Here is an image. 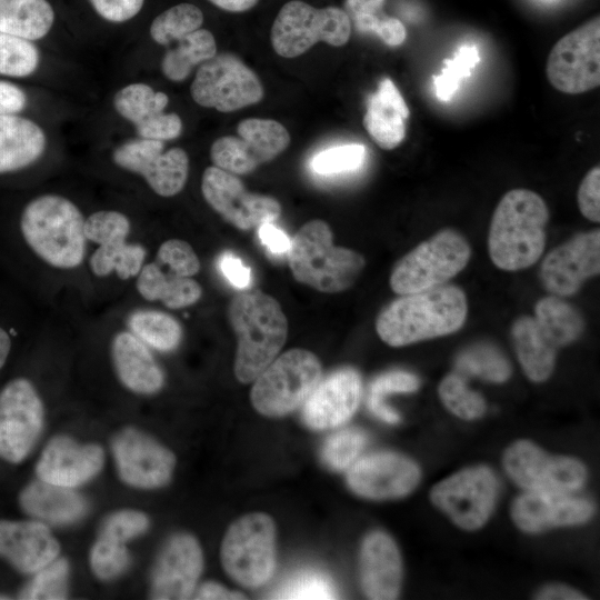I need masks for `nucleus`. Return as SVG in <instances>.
<instances>
[{
    "mask_svg": "<svg viewBox=\"0 0 600 600\" xmlns=\"http://www.w3.org/2000/svg\"><path fill=\"white\" fill-rule=\"evenodd\" d=\"M467 313L463 290L442 284L401 294L380 311L376 330L387 344L403 347L456 332L463 326Z\"/></svg>",
    "mask_w": 600,
    "mask_h": 600,
    "instance_id": "obj_1",
    "label": "nucleus"
},
{
    "mask_svg": "<svg viewBox=\"0 0 600 600\" xmlns=\"http://www.w3.org/2000/svg\"><path fill=\"white\" fill-rule=\"evenodd\" d=\"M549 209L529 189L504 193L491 218L488 251L496 267L517 271L529 268L541 257L546 244Z\"/></svg>",
    "mask_w": 600,
    "mask_h": 600,
    "instance_id": "obj_2",
    "label": "nucleus"
},
{
    "mask_svg": "<svg viewBox=\"0 0 600 600\" xmlns=\"http://www.w3.org/2000/svg\"><path fill=\"white\" fill-rule=\"evenodd\" d=\"M237 337L236 378L249 383L276 359L288 337V320L279 302L261 290L238 293L228 307Z\"/></svg>",
    "mask_w": 600,
    "mask_h": 600,
    "instance_id": "obj_3",
    "label": "nucleus"
},
{
    "mask_svg": "<svg viewBox=\"0 0 600 600\" xmlns=\"http://www.w3.org/2000/svg\"><path fill=\"white\" fill-rule=\"evenodd\" d=\"M20 229L31 250L52 267L72 269L84 258V218L67 198L43 194L31 200L22 211Z\"/></svg>",
    "mask_w": 600,
    "mask_h": 600,
    "instance_id": "obj_4",
    "label": "nucleus"
},
{
    "mask_svg": "<svg viewBox=\"0 0 600 600\" xmlns=\"http://www.w3.org/2000/svg\"><path fill=\"white\" fill-rule=\"evenodd\" d=\"M327 222H306L293 236L288 251L293 278L317 291L337 293L353 286L366 260L354 250L333 246Z\"/></svg>",
    "mask_w": 600,
    "mask_h": 600,
    "instance_id": "obj_5",
    "label": "nucleus"
},
{
    "mask_svg": "<svg viewBox=\"0 0 600 600\" xmlns=\"http://www.w3.org/2000/svg\"><path fill=\"white\" fill-rule=\"evenodd\" d=\"M470 257L467 239L453 229H442L394 264L390 287L401 296L442 286L464 269Z\"/></svg>",
    "mask_w": 600,
    "mask_h": 600,
    "instance_id": "obj_6",
    "label": "nucleus"
},
{
    "mask_svg": "<svg viewBox=\"0 0 600 600\" xmlns=\"http://www.w3.org/2000/svg\"><path fill=\"white\" fill-rule=\"evenodd\" d=\"M351 21L343 9L329 6L314 8L292 0L279 10L270 32L274 52L283 58L303 54L318 42L344 46L351 36Z\"/></svg>",
    "mask_w": 600,
    "mask_h": 600,
    "instance_id": "obj_7",
    "label": "nucleus"
},
{
    "mask_svg": "<svg viewBox=\"0 0 600 600\" xmlns=\"http://www.w3.org/2000/svg\"><path fill=\"white\" fill-rule=\"evenodd\" d=\"M322 367L314 353L291 349L254 379L250 399L263 416L281 417L302 404L321 379Z\"/></svg>",
    "mask_w": 600,
    "mask_h": 600,
    "instance_id": "obj_8",
    "label": "nucleus"
},
{
    "mask_svg": "<svg viewBox=\"0 0 600 600\" xmlns=\"http://www.w3.org/2000/svg\"><path fill=\"white\" fill-rule=\"evenodd\" d=\"M226 572L247 588L264 584L276 566V529L261 512L243 516L228 529L221 546Z\"/></svg>",
    "mask_w": 600,
    "mask_h": 600,
    "instance_id": "obj_9",
    "label": "nucleus"
},
{
    "mask_svg": "<svg viewBox=\"0 0 600 600\" xmlns=\"http://www.w3.org/2000/svg\"><path fill=\"white\" fill-rule=\"evenodd\" d=\"M190 93L201 107L233 112L260 102L264 90L258 76L238 56L222 52L199 66Z\"/></svg>",
    "mask_w": 600,
    "mask_h": 600,
    "instance_id": "obj_10",
    "label": "nucleus"
},
{
    "mask_svg": "<svg viewBox=\"0 0 600 600\" xmlns=\"http://www.w3.org/2000/svg\"><path fill=\"white\" fill-rule=\"evenodd\" d=\"M546 73L558 91L579 94L600 86V19L563 36L549 52Z\"/></svg>",
    "mask_w": 600,
    "mask_h": 600,
    "instance_id": "obj_11",
    "label": "nucleus"
},
{
    "mask_svg": "<svg viewBox=\"0 0 600 600\" xmlns=\"http://www.w3.org/2000/svg\"><path fill=\"white\" fill-rule=\"evenodd\" d=\"M290 143L288 130L273 119L248 118L237 136L218 138L210 148L213 166L236 176L248 174L282 153Z\"/></svg>",
    "mask_w": 600,
    "mask_h": 600,
    "instance_id": "obj_12",
    "label": "nucleus"
},
{
    "mask_svg": "<svg viewBox=\"0 0 600 600\" xmlns=\"http://www.w3.org/2000/svg\"><path fill=\"white\" fill-rule=\"evenodd\" d=\"M44 422L43 403L24 378L7 383L0 392V458L23 461L34 448Z\"/></svg>",
    "mask_w": 600,
    "mask_h": 600,
    "instance_id": "obj_13",
    "label": "nucleus"
},
{
    "mask_svg": "<svg viewBox=\"0 0 600 600\" xmlns=\"http://www.w3.org/2000/svg\"><path fill=\"white\" fill-rule=\"evenodd\" d=\"M498 482L487 467L461 470L437 483L430 493L433 504L464 530H477L489 519L496 503Z\"/></svg>",
    "mask_w": 600,
    "mask_h": 600,
    "instance_id": "obj_14",
    "label": "nucleus"
},
{
    "mask_svg": "<svg viewBox=\"0 0 600 600\" xmlns=\"http://www.w3.org/2000/svg\"><path fill=\"white\" fill-rule=\"evenodd\" d=\"M503 466L509 477L528 491L568 493L580 488L587 477L580 461L549 456L526 440L507 449Z\"/></svg>",
    "mask_w": 600,
    "mask_h": 600,
    "instance_id": "obj_15",
    "label": "nucleus"
},
{
    "mask_svg": "<svg viewBox=\"0 0 600 600\" xmlns=\"http://www.w3.org/2000/svg\"><path fill=\"white\" fill-rule=\"evenodd\" d=\"M207 203L227 222L247 231L277 220L282 211L272 197L249 192L242 181L216 166L208 167L201 179Z\"/></svg>",
    "mask_w": 600,
    "mask_h": 600,
    "instance_id": "obj_16",
    "label": "nucleus"
},
{
    "mask_svg": "<svg viewBox=\"0 0 600 600\" xmlns=\"http://www.w3.org/2000/svg\"><path fill=\"white\" fill-rule=\"evenodd\" d=\"M163 149V141L132 139L113 151L112 160L118 167L142 176L157 194L173 197L186 186L189 157L178 147L164 152Z\"/></svg>",
    "mask_w": 600,
    "mask_h": 600,
    "instance_id": "obj_17",
    "label": "nucleus"
},
{
    "mask_svg": "<svg viewBox=\"0 0 600 600\" xmlns=\"http://www.w3.org/2000/svg\"><path fill=\"white\" fill-rule=\"evenodd\" d=\"M120 479L130 487L154 489L166 486L176 458L166 447L136 428H124L111 441Z\"/></svg>",
    "mask_w": 600,
    "mask_h": 600,
    "instance_id": "obj_18",
    "label": "nucleus"
},
{
    "mask_svg": "<svg viewBox=\"0 0 600 600\" xmlns=\"http://www.w3.org/2000/svg\"><path fill=\"white\" fill-rule=\"evenodd\" d=\"M600 271V230L573 236L543 259L540 280L553 296L569 297Z\"/></svg>",
    "mask_w": 600,
    "mask_h": 600,
    "instance_id": "obj_19",
    "label": "nucleus"
},
{
    "mask_svg": "<svg viewBox=\"0 0 600 600\" xmlns=\"http://www.w3.org/2000/svg\"><path fill=\"white\" fill-rule=\"evenodd\" d=\"M420 479L417 464L403 456L378 452L350 466L347 482L357 494L369 499H391L408 494Z\"/></svg>",
    "mask_w": 600,
    "mask_h": 600,
    "instance_id": "obj_20",
    "label": "nucleus"
},
{
    "mask_svg": "<svg viewBox=\"0 0 600 600\" xmlns=\"http://www.w3.org/2000/svg\"><path fill=\"white\" fill-rule=\"evenodd\" d=\"M203 567L198 541L188 533L172 536L161 549L151 576L152 599H188Z\"/></svg>",
    "mask_w": 600,
    "mask_h": 600,
    "instance_id": "obj_21",
    "label": "nucleus"
},
{
    "mask_svg": "<svg viewBox=\"0 0 600 600\" xmlns=\"http://www.w3.org/2000/svg\"><path fill=\"white\" fill-rule=\"evenodd\" d=\"M362 393L361 377L352 368H341L320 379L303 402L302 419L314 430L334 428L356 412Z\"/></svg>",
    "mask_w": 600,
    "mask_h": 600,
    "instance_id": "obj_22",
    "label": "nucleus"
},
{
    "mask_svg": "<svg viewBox=\"0 0 600 600\" xmlns=\"http://www.w3.org/2000/svg\"><path fill=\"white\" fill-rule=\"evenodd\" d=\"M103 463L104 453L100 446L57 436L44 447L36 473L43 481L77 488L98 476Z\"/></svg>",
    "mask_w": 600,
    "mask_h": 600,
    "instance_id": "obj_23",
    "label": "nucleus"
},
{
    "mask_svg": "<svg viewBox=\"0 0 600 600\" xmlns=\"http://www.w3.org/2000/svg\"><path fill=\"white\" fill-rule=\"evenodd\" d=\"M169 98L147 83H131L113 97L116 111L134 124L139 138L169 141L182 132V120L177 113H164Z\"/></svg>",
    "mask_w": 600,
    "mask_h": 600,
    "instance_id": "obj_24",
    "label": "nucleus"
},
{
    "mask_svg": "<svg viewBox=\"0 0 600 600\" xmlns=\"http://www.w3.org/2000/svg\"><path fill=\"white\" fill-rule=\"evenodd\" d=\"M59 552L58 540L43 522L0 520V557L21 573H36Z\"/></svg>",
    "mask_w": 600,
    "mask_h": 600,
    "instance_id": "obj_25",
    "label": "nucleus"
},
{
    "mask_svg": "<svg viewBox=\"0 0 600 600\" xmlns=\"http://www.w3.org/2000/svg\"><path fill=\"white\" fill-rule=\"evenodd\" d=\"M592 513L593 504L588 500L568 493L538 491L520 496L511 510L516 526L527 532L582 523Z\"/></svg>",
    "mask_w": 600,
    "mask_h": 600,
    "instance_id": "obj_26",
    "label": "nucleus"
},
{
    "mask_svg": "<svg viewBox=\"0 0 600 600\" xmlns=\"http://www.w3.org/2000/svg\"><path fill=\"white\" fill-rule=\"evenodd\" d=\"M360 581L369 599L397 598L401 583V558L387 533L374 531L364 538L360 551Z\"/></svg>",
    "mask_w": 600,
    "mask_h": 600,
    "instance_id": "obj_27",
    "label": "nucleus"
},
{
    "mask_svg": "<svg viewBox=\"0 0 600 600\" xmlns=\"http://www.w3.org/2000/svg\"><path fill=\"white\" fill-rule=\"evenodd\" d=\"M410 110L390 78H383L376 92L367 99L363 127L374 143L383 150L396 149L407 134Z\"/></svg>",
    "mask_w": 600,
    "mask_h": 600,
    "instance_id": "obj_28",
    "label": "nucleus"
},
{
    "mask_svg": "<svg viewBox=\"0 0 600 600\" xmlns=\"http://www.w3.org/2000/svg\"><path fill=\"white\" fill-rule=\"evenodd\" d=\"M112 363L120 382L139 394H153L164 383V376L147 344L133 333L121 331L111 342Z\"/></svg>",
    "mask_w": 600,
    "mask_h": 600,
    "instance_id": "obj_29",
    "label": "nucleus"
},
{
    "mask_svg": "<svg viewBox=\"0 0 600 600\" xmlns=\"http://www.w3.org/2000/svg\"><path fill=\"white\" fill-rule=\"evenodd\" d=\"M19 504L23 512L33 519L56 526L74 523L89 510L86 498L73 488L41 479L31 481L21 490Z\"/></svg>",
    "mask_w": 600,
    "mask_h": 600,
    "instance_id": "obj_30",
    "label": "nucleus"
},
{
    "mask_svg": "<svg viewBox=\"0 0 600 600\" xmlns=\"http://www.w3.org/2000/svg\"><path fill=\"white\" fill-rule=\"evenodd\" d=\"M46 146V133L33 120L18 113L0 114V173L34 163Z\"/></svg>",
    "mask_w": 600,
    "mask_h": 600,
    "instance_id": "obj_31",
    "label": "nucleus"
},
{
    "mask_svg": "<svg viewBox=\"0 0 600 600\" xmlns=\"http://www.w3.org/2000/svg\"><path fill=\"white\" fill-rule=\"evenodd\" d=\"M511 337L527 377L534 382L547 380L553 370L558 349L546 338L536 319L519 317L511 327Z\"/></svg>",
    "mask_w": 600,
    "mask_h": 600,
    "instance_id": "obj_32",
    "label": "nucleus"
},
{
    "mask_svg": "<svg viewBox=\"0 0 600 600\" xmlns=\"http://www.w3.org/2000/svg\"><path fill=\"white\" fill-rule=\"evenodd\" d=\"M137 289L146 300H160L170 309L189 307L202 296V288L196 280L163 272L157 263L141 268Z\"/></svg>",
    "mask_w": 600,
    "mask_h": 600,
    "instance_id": "obj_33",
    "label": "nucleus"
},
{
    "mask_svg": "<svg viewBox=\"0 0 600 600\" xmlns=\"http://www.w3.org/2000/svg\"><path fill=\"white\" fill-rule=\"evenodd\" d=\"M54 22L47 0H0V31L30 41L46 37Z\"/></svg>",
    "mask_w": 600,
    "mask_h": 600,
    "instance_id": "obj_34",
    "label": "nucleus"
},
{
    "mask_svg": "<svg viewBox=\"0 0 600 600\" xmlns=\"http://www.w3.org/2000/svg\"><path fill=\"white\" fill-rule=\"evenodd\" d=\"M549 342L557 349L576 341L584 330L580 312L561 297L550 294L534 306L533 317Z\"/></svg>",
    "mask_w": 600,
    "mask_h": 600,
    "instance_id": "obj_35",
    "label": "nucleus"
},
{
    "mask_svg": "<svg viewBox=\"0 0 600 600\" xmlns=\"http://www.w3.org/2000/svg\"><path fill=\"white\" fill-rule=\"evenodd\" d=\"M173 49L167 50L161 61L163 76L173 82L186 80L194 67L217 54V42L208 29H198L177 41Z\"/></svg>",
    "mask_w": 600,
    "mask_h": 600,
    "instance_id": "obj_36",
    "label": "nucleus"
},
{
    "mask_svg": "<svg viewBox=\"0 0 600 600\" xmlns=\"http://www.w3.org/2000/svg\"><path fill=\"white\" fill-rule=\"evenodd\" d=\"M128 327L147 346L163 352L181 342L182 328L172 316L156 310H137L128 318Z\"/></svg>",
    "mask_w": 600,
    "mask_h": 600,
    "instance_id": "obj_37",
    "label": "nucleus"
},
{
    "mask_svg": "<svg viewBox=\"0 0 600 600\" xmlns=\"http://www.w3.org/2000/svg\"><path fill=\"white\" fill-rule=\"evenodd\" d=\"M146 258V249L136 243L119 240L100 244L90 258V269L97 277H107L111 272L127 280L138 276Z\"/></svg>",
    "mask_w": 600,
    "mask_h": 600,
    "instance_id": "obj_38",
    "label": "nucleus"
},
{
    "mask_svg": "<svg viewBox=\"0 0 600 600\" xmlns=\"http://www.w3.org/2000/svg\"><path fill=\"white\" fill-rule=\"evenodd\" d=\"M203 23V13L197 6L188 2L176 4L158 14L150 26L154 42L168 46L198 30Z\"/></svg>",
    "mask_w": 600,
    "mask_h": 600,
    "instance_id": "obj_39",
    "label": "nucleus"
},
{
    "mask_svg": "<svg viewBox=\"0 0 600 600\" xmlns=\"http://www.w3.org/2000/svg\"><path fill=\"white\" fill-rule=\"evenodd\" d=\"M457 369L466 374L477 376L491 382H503L511 374L507 358L491 344H476L459 354Z\"/></svg>",
    "mask_w": 600,
    "mask_h": 600,
    "instance_id": "obj_40",
    "label": "nucleus"
},
{
    "mask_svg": "<svg viewBox=\"0 0 600 600\" xmlns=\"http://www.w3.org/2000/svg\"><path fill=\"white\" fill-rule=\"evenodd\" d=\"M419 379L407 371H389L378 376L369 387L367 404L369 410L387 423H397L399 414L383 400L390 393L413 392L419 388Z\"/></svg>",
    "mask_w": 600,
    "mask_h": 600,
    "instance_id": "obj_41",
    "label": "nucleus"
},
{
    "mask_svg": "<svg viewBox=\"0 0 600 600\" xmlns=\"http://www.w3.org/2000/svg\"><path fill=\"white\" fill-rule=\"evenodd\" d=\"M39 63L40 52L33 41L0 31V76L26 78Z\"/></svg>",
    "mask_w": 600,
    "mask_h": 600,
    "instance_id": "obj_42",
    "label": "nucleus"
},
{
    "mask_svg": "<svg viewBox=\"0 0 600 600\" xmlns=\"http://www.w3.org/2000/svg\"><path fill=\"white\" fill-rule=\"evenodd\" d=\"M130 563L126 541L99 532L90 550V567L101 580H110L122 574Z\"/></svg>",
    "mask_w": 600,
    "mask_h": 600,
    "instance_id": "obj_43",
    "label": "nucleus"
},
{
    "mask_svg": "<svg viewBox=\"0 0 600 600\" xmlns=\"http://www.w3.org/2000/svg\"><path fill=\"white\" fill-rule=\"evenodd\" d=\"M438 392L446 408L461 419L473 420L486 411L483 398L471 390L464 379L457 373L444 377Z\"/></svg>",
    "mask_w": 600,
    "mask_h": 600,
    "instance_id": "obj_44",
    "label": "nucleus"
},
{
    "mask_svg": "<svg viewBox=\"0 0 600 600\" xmlns=\"http://www.w3.org/2000/svg\"><path fill=\"white\" fill-rule=\"evenodd\" d=\"M479 60L478 49L473 44L461 46L451 59H446L441 72L433 78L437 98L449 101Z\"/></svg>",
    "mask_w": 600,
    "mask_h": 600,
    "instance_id": "obj_45",
    "label": "nucleus"
},
{
    "mask_svg": "<svg viewBox=\"0 0 600 600\" xmlns=\"http://www.w3.org/2000/svg\"><path fill=\"white\" fill-rule=\"evenodd\" d=\"M70 566L67 559H56L34 573L22 589L20 599H66Z\"/></svg>",
    "mask_w": 600,
    "mask_h": 600,
    "instance_id": "obj_46",
    "label": "nucleus"
},
{
    "mask_svg": "<svg viewBox=\"0 0 600 600\" xmlns=\"http://www.w3.org/2000/svg\"><path fill=\"white\" fill-rule=\"evenodd\" d=\"M276 599H334L337 592L332 581L317 570L298 572L283 582L273 593Z\"/></svg>",
    "mask_w": 600,
    "mask_h": 600,
    "instance_id": "obj_47",
    "label": "nucleus"
},
{
    "mask_svg": "<svg viewBox=\"0 0 600 600\" xmlns=\"http://www.w3.org/2000/svg\"><path fill=\"white\" fill-rule=\"evenodd\" d=\"M367 443V436L358 429H343L331 434L321 451L323 462L332 470L349 468Z\"/></svg>",
    "mask_w": 600,
    "mask_h": 600,
    "instance_id": "obj_48",
    "label": "nucleus"
},
{
    "mask_svg": "<svg viewBox=\"0 0 600 600\" xmlns=\"http://www.w3.org/2000/svg\"><path fill=\"white\" fill-rule=\"evenodd\" d=\"M366 148L359 143L342 144L319 152L311 160L312 170L321 176L353 171L361 167Z\"/></svg>",
    "mask_w": 600,
    "mask_h": 600,
    "instance_id": "obj_49",
    "label": "nucleus"
},
{
    "mask_svg": "<svg viewBox=\"0 0 600 600\" xmlns=\"http://www.w3.org/2000/svg\"><path fill=\"white\" fill-rule=\"evenodd\" d=\"M130 233V221L118 211L101 210L84 220V236L100 244L126 240Z\"/></svg>",
    "mask_w": 600,
    "mask_h": 600,
    "instance_id": "obj_50",
    "label": "nucleus"
},
{
    "mask_svg": "<svg viewBox=\"0 0 600 600\" xmlns=\"http://www.w3.org/2000/svg\"><path fill=\"white\" fill-rule=\"evenodd\" d=\"M158 262L168 267L169 272L191 278L200 270V261L193 248L180 239H169L158 249Z\"/></svg>",
    "mask_w": 600,
    "mask_h": 600,
    "instance_id": "obj_51",
    "label": "nucleus"
},
{
    "mask_svg": "<svg viewBox=\"0 0 600 600\" xmlns=\"http://www.w3.org/2000/svg\"><path fill=\"white\" fill-rule=\"evenodd\" d=\"M149 524L150 521L146 513L138 510L123 509L107 517L100 532L127 542L144 533Z\"/></svg>",
    "mask_w": 600,
    "mask_h": 600,
    "instance_id": "obj_52",
    "label": "nucleus"
},
{
    "mask_svg": "<svg viewBox=\"0 0 600 600\" xmlns=\"http://www.w3.org/2000/svg\"><path fill=\"white\" fill-rule=\"evenodd\" d=\"M582 216L593 222L600 221V168L590 169L580 182L577 193Z\"/></svg>",
    "mask_w": 600,
    "mask_h": 600,
    "instance_id": "obj_53",
    "label": "nucleus"
},
{
    "mask_svg": "<svg viewBox=\"0 0 600 600\" xmlns=\"http://www.w3.org/2000/svg\"><path fill=\"white\" fill-rule=\"evenodd\" d=\"M96 12L104 20L122 23L134 18L144 0H89Z\"/></svg>",
    "mask_w": 600,
    "mask_h": 600,
    "instance_id": "obj_54",
    "label": "nucleus"
},
{
    "mask_svg": "<svg viewBox=\"0 0 600 600\" xmlns=\"http://www.w3.org/2000/svg\"><path fill=\"white\" fill-rule=\"evenodd\" d=\"M219 269L223 277L237 289H246L250 286L251 271L240 258L227 251L219 258Z\"/></svg>",
    "mask_w": 600,
    "mask_h": 600,
    "instance_id": "obj_55",
    "label": "nucleus"
},
{
    "mask_svg": "<svg viewBox=\"0 0 600 600\" xmlns=\"http://www.w3.org/2000/svg\"><path fill=\"white\" fill-rule=\"evenodd\" d=\"M26 106V92L10 81L0 80V114L19 113Z\"/></svg>",
    "mask_w": 600,
    "mask_h": 600,
    "instance_id": "obj_56",
    "label": "nucleus"
},
{
    "mask_svg": "<svg viewBox=\"0 0 600 600\" xmlns=\"http://www.w3.org/2000/svg\"><path fill=\"white\" fill-rule=\"evenodd\" d=\"M260 241L273 254H283L289 251L291 240L272 222H266L258 227Z\"/></svg>",
    "mask_w": 600,
    "mask_h": 600,
    "instance_id": "obj_57",
    "label": "nucleus"
},
{
    "mask_svg": "<svg viewBox=\"0 0 600 600\" xmlns=\"http://www.w3.org/2000/svg\"><path fill=\"white\" fill-rule=\"evenodd\" d=\"M372 32L390 47L402 44L407 38L406 27L393 17H381Z\"/></svg>",
    "mask_w": 600,
    "mask_h": 600,
    "instance_id": "obj_58",
    "label": "nucleus"
},
{
    "mask_svg": "<svg viewBox=\"0 0 600 600\" xmlns=\"http://www.w3.org/2000/svg\"><path fill=\"white\" fill-rule=\"evenodd\" d=\"M384 0H346L344 11L350 20L360 16L377 14Z\"/></svg>",
    "mask_w": 600,
    "mask_h": 600,
    "instance_id": "obj_59",
    "label": "nucleus"
},
{
    "mask_svg": "<svg viewBox=\"0 0 600 600\" xmlns=\"http://www.w3.org/2000/svg\"><path fill=\"white\" fill-rule=\"evenodd\" d=\"M241 593L228 590L223 586L216 582L203 583L197 594L196 599H243Z\"/></svg>",
    "mask_w": 600,
    "mask_h": 600,
    "instance_id": "obj_60",
    "label": "nucleus"
},
{
    "mask_svg": "<svg viewBox=\"0 0 600 600\" xmlns=\"http://www.w3.org/2000/svg\"><path fill=\"white\" fill-rule=\"evenodd\" d=\"M537 599L577 600V599H584V597L569 587L560 586V584H551L541 589L537 594Z\"/></svg>",
    "mask_w": 600,
    "mask_h": 600,
    "instance_id": "obj_61",
    "label": "nucleus"
},
{
    "mask_svg": "<svg viewBox=\"0 0 600 600\" xmlns=\"http://www.w3.org/2000/svg\"><path fill=\"white\" fill-rule=\"evenodd\" d=\"M213 6L228 12H244L253 8L259 0H208Z\"/></svg>",
    "mask_w": 600,
    "mask_h": 600,
    "instance_id": "obj_62",
    "label": "nucleus"
},
{
    "mask_svg": "<svg viewBox=\"0 0 600 600\" xmlns=\"http://www.w3.org/2000/svg\"><path fill=\"white\" fill-rule=\"evenodd\" d=\"M11 349L9 334L0 328V369L3 367Z\"/></svg>",
    "mask_w": 600,
    "mask_h": 600,
    "instance_id": "obj_63",
    "label": "nucleus"
},
{
    "mask_svg": "<svg viewBox=\"0 0 600 600\" xmlns=\"http://www.w3.org/2000/svg\"><path fill=\"white\" fill-rule=\"evenodd\" d=\"M0 599H9V597L0 594Z\"/></svg>",
    "mask_w": 600,
    "mask_h": 600,
    "instance_id": "obj_64",
    "label": "nucleus"
}]
</instances>
